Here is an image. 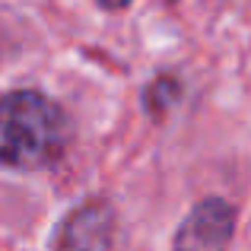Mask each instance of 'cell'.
Returning a JSON list of instances; mask_svg holds the SVG:
<instances>
[{"label":"cell","mask_w":251,"mask_h":251,"mask_svg":"<svg viewBox=\"0 0 251 251\" xmlns=\"http://www.w3.org/2000/svg\"><path fill=\"white\" fill-rule=\"evenodd\" d=\"M67 115L38 89H10L3 96L0 159L6 169H45L67 147Z\"/></svg>","instance_id":"obj_1"},{"label":"cell","mask_w":251,"mask_h":251,"mask_svg":"<svg viewBox=\"0 0 251 251\" xmlns=\"http://www.w3.org/2000/svg\"><path fill=\"white\" fill-rule=\"evenodd\" d=\"M96 6H102V10H111V13H118V10H127L134 0H92Z\"/></svg>","instance_id":"obj_4"},{"label":"cell","mask_w":251,"mask_h":251,"mask_svg":"<svg viewBox=\"0 0 251 251\" xmlns=\"http://www.w3.org/2000/svg\"><path fill=\"white\" fill-rule=\"evenodd\" d=\"M232 235H235V207L223 197H203L178 223L172 251H226Z\"/></svg>","instance_id":"obj_2"},{"label":"cell","mask_w":251,"mask_h":251,"mask_svg":"<svg viewBox=\"0 0 251 251\" xmlns=\"http://www.w3.org/2000/svg\"><path fill=\"white\" fill-rule=\"evenodd\" d=\"M115 210L108 201H86L61 220L51 248L54 251H111Z\"/></svg>","instance_id":"obj_3"}]
</instances>
